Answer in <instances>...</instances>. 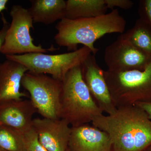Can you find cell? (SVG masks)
I'll return each mask as SVG.
<instances>
[{
  "label": "cell",
  "instance_id": "23",
  "mask_svg": "<svg viewBox=\"0 0 151 151\" xmlns=\"http://www.w3.org/2000/svg\"><path fill=\"white\" fill-rule=\"evenodd\" d=\"M8 1V0H0V12L7 9V4Z\"/></svg>",
  "mask_w": 151,
  "mask_h": 151
},
{
  "label": "cell",
  "instance_id": "14",
  "mask_svg": "<svg viewBox=\"0 0 151 151\" xmlns=\"http://www.w3.org/2000/svg\"><path fill=\"white\" fill-rule=\"evenodd\" d=\"M28 9L34 23L51 24L65 18L66 2L64 0H32Z\"/></svg>",
  "mask_w": 151,
  "mask_h": 151
},
{
  "label": "cell",
  "instance_id": "8",
  "mask_svg": "<svg viewBox=\"0 0 151 151\" xmlns=\"http://www.w3.org/2000/svg\"><path fill=\"white\" fill-rule=\"evenodd\" d=\"M104 59L110 71L122 72L143 70L151 56L136 48L121 35L105 48Z\"/></svg>",
  "mask_w": 151,
  "mask_h": 151
},
{
  "label": "cell",
  "instance_id": "17",
  "mask_svg": "<svg viewBox=\"0 0 151 151\" xmlns=\"http://www.w3.org/2000/svg\"><path fill=\"white\" fill-rule=\"evenodd\" d=\"M0 148L7 151H25L22 133L0 125Z\"/></svg>",
  "mask_w": 151,
  "mask_h": 151
},
{
  "label": "cell",
  "instance_id": "4",
  "mask_svg": "<svg viewBox=\"0 0 151 151\" xmlns=\"http://www.w3.org/2000/svg\"><path fill=\"white\" fill-rule=\"evenodd\" d=\"M103 73L116 108L151 102V61L143 70Z\"/></svg>",
  "mask_w": 151,
  "mask_h": 151
},
{
  "label": "cell",
  "instance_id": "18",
  "mask_svg": "<svg viewBox=\"0 0 151 151\" xmlns=\"http://www.w3.org/2000/svg\"><path fill=\"white\" fill-rule=\"evenodd\" d=\"M25 151H48L41 144L33 128L22 133Z\"/></svg>",
  "mask_w": 151,
  "mask_h": 151
},
{
  "label": "cell",
  "instance_id": "12",
  "mask_svg": "<svg viewBox=\"0 0 151 151\" xmlns=\"http://www.w3.org/2000/svg\"><path fill=\"white\" fill-rule=\"evenodd\" d=\"M36 109L30 100H11L0 103V125L24 133L32 127Z\"/></svg>",
  "mask_w": 151,
  "mask_h": 151
},
{
  "label": "cell",
  "instance_id": "13",
  "mask_svg": "<svg viewBox=\"0 0 151 151\" xmlns=\"http://www.w3.org/2000/svg\"><path fill=\"white\" fill-rule=\"evenodd\" d=\"M24 65L11 60L0 63V103L29 97L20 90L22 79L28 71Z\"/></svg>",
  "mask_w": 151,
  "mask_h": 151
},
{
  "label": "cell",
  "instance_id": "21",
  "mask_svg": "<svg viewBox=\"0 0 151 151\" xmlns=\"http://www.w3.org/2000/svg\"><path fill=\"white\" fill-rule=\"evenodd\" d=\"M1 19L3 22V27L0 30V52L4 43L6 35L10 25L3 14L1 13Z\"/></svg>",
  "mask_w": 151,
  "mask_h": 151
},
{
  "label": "cell",
  "instance_id": "26",
  "mask_svg": "<svg viewBox=\"0 0 151 151\" xmlns=\"http://www.w3.org/2000/svg\"><path fill=\"white\" fill-rule=\"evenodd\" d=\"M69 151V150H68V149L67 150V151Z\"/></svg>",
  "mask_w": 151,
  "mask_h": 151
},
{
  "label": "cell",
  "instance_id": "11",
  "mask_svg": "<svg viewBox=\"0 0 151 151\" xmlns=\"http://www.w3.org/2000/svg\"><path fill=\"white\" fill-rule=\"evenodd\" d=\"M68 149L70 151H113L108 134L89 124L71 127Z\"/></svg>",
  "mask_w": 151,
  "mask_h": 151
},
{
  "label": "cell",
  "instance_id": "20",
  "mask_svg": "<svg viewBox=\"0 0 151 151\" xmlns=\"http://www.w3.org/2000/svg\"><path fill=\"white\" fill-rule=\"evenodd\" d=\"M105 1L108 8L112 10L115 7L129 9L134 5V2L130 0H105Z\"/></svg>",
  "mask_w": 151,
  "mask_h": 151
},
{
  "label": "cell",
  "instance_id": "10",
  "mask_svg": "<svg viewBox=\"0 0 151 151\" xmlns=\"http://www.w3.org/2000/svg\"><path fill=\"white\" fill-rule=\"evenodd\" d=\"M32 128L39 140L48 151H66L71 127L64 119L35 118Z\"/></svg>",
  "mask_w": 151,
  "mask_h": 151
},
{
  "label": "cell",
  "instance_id": "16",
  "mask_svg": "<svg viewBox=\"0 0 151 151\" xmlns=\"http://www.w3.org/2000/svg\"><path fill=\"white\" fill-rule=\"evenodd\" d=\"M122 35L133 46L151 56V27L141 19Z\"/></svg>",
  "mask_w": 151,
  "mask_h": 151
},
{
  "label": "cell",
  "instance_id": "22",
  "mask_svg": "<svg viewBox=\"0 0 151 151\" xmlns=\"http://www.w3.org/2000/svg\"><path fill=\"white\" fill-rule=\"evenodd\" d=\"M134 105L143 110L151 120V102H140L135 103Z\"/></svg>",
  "mask_w": 151,
  "mask_h": 151
},
{
  "label": "cell",
  "instance_id": "2",
  "mask_svg": "<svg viewBox=\"0 0 151 151\" xmlns=\"http://www.w3.org/2000/svg\"><path fill=\"white\" fill-rule=\"evenodd\" d=\"M126 26V20L118 9L95 17L76 19L65 18L55 26L57 33L54 40L58 45L68 50L74 51L78 49V45H82L95 55L99 50L94 47L96 40L107 34L123 33Z\"/></svg>",
  "mask_w": 151,
  "mask_h": 151
},
{
  "label": "cell",
  "instance_id": "1",
  "mask_svg": "<svg viewBox=\"0 0 151 151\" xmlns=\"http://www.w3.org/2000/svg\"><path fill=\"white\" fill-rule=\"evenodd\" d=\"M92 124L108 134L113 151H144L151 145V120L134 105L96 117Z\"/></svg>",
  "mask_w": 151,
  "mask_h": 151
},
{
  "label": "cell",
  "instance_id": "6",
  "mask_svg": "<svg viewBox=\"0 0 151 151\" xmlns=\"http://www.w3.org/2000/svg\"><path fill=\"white\" fill-rule=\"evenodd\" d=\"M21 85L29 93L30 101L41 116L46 119H60L62 81L46 74L28 71Z\"/></svg>",
  "mask_w": 151,
  "mask_h": 151
},
{
  "label": "cell",
  "instance_id": "19",
  "mask_svg": "<svg viewBox=\"0 0 151 151\" xmlns=\"http://www.w3.org/2000/svg\"><path fill=\"white\" fill-rule=\"evenodd\" d=\"M138 13L139 19L151 27V0L140 1Z\"/></svg>",
  "mask_w": 151,
  "mask_h": 151
},
{
  "label": "cell",
  "instance_id": "5",
  "mask_svg": "<svg viewBox=\"0 0 151 151\" xmlns=\"http://www.w3.org/2000/svg\"><path fill=\"white\" fill-rule=\"evenodd\" d=\"M91 53L88 47L83 46L74 51L63 54L48 55L36 52L6 55V57L7 59L24 65L30 72L50 74L53 78L62 81L71 69L81 65Z\"/></svg>",
  "mask_w": 151,
  "mask_h": 151
},
{
  "label": "cell",
  "instance_id": "15",
  "mask_svg": "<svg viewBox=\"0 0 151 151\" xmlns=\"http://www.w3.org/2000/svg\"><path fill=\"white\" fill-rule=\"evenodd\" d=\"M65 18L76 19L95 17L106 14L105 0H67Z\"/></svg>",
  "mask_w": 151,
  "mask_h": 151
},
{
  "label": "cell",
  "instance_id": "9",
  "mask_svg": "<svg viewBox=\"0 0 151 151\" xmlns=\"http://www.w3.org/2000/svg\"><path fill=\"white\" fill-rule=\"evenodd\" d=\"M82 78L93 99L103 113L111 115L117 110L105 77L104 70L91 53L81 65Z\"/></svg>",
  "mask_w": 151,
  "mask_h": 151
},
{
  "label": "cell",
  "instance_id": "24",
  "mask_svg": "<svg viewBox=\"0 0 151 151\" xmlns=\"http://www.w3.org/2000/svg\"><path fill=\"white\" fill-rule=\"evenodd\" d=\"M144 151H151V145L150 146H149Z\"/></svg>",
  "mask_w": 151,
  "mask_h": 151
},
{
  "label": "cell",
  "instance_id": "7",
  "mask_svg": "<svg viewBox=\"0 0 151 151\" xmlns=\"http://www.w3.org/2000/svg\"><path fill=\"white\" fill-rule=\"evenodd\" d=\"M10 15L12 22L0 52L10 55L36 52L45 53L56 50L54 47L45 48L40 45H37L34 43L30 34V29H34V22L28 9L15 5L12 7Z\"/></svg>",
  "mask_w": 151,
  "mask_h": 151
},
{
  "label": "cell",
  "instance_id": "25",
  "mask_svg": "<svg viewBox=\"0 0 151 151\" xmlns=\"http://www.w3.org/2000/svg\"><path fill=\"white\" fill-rule=\"evenodd\" d=\"M0 151H6V150H4V149H1V148H0Z\"/></svg>",
  "mask_w": 151,
  "mask_h": 151
},
{
  "label": "cell",
  "instance_id": "3",
  "mask_svg": "<svg viewBox=\"0 0 151 151\" xmlns=\"http://www.w3.org/2000/svg\"><path fill=\"white\" fill-rule=\"evenodd\" d=\"M81 65L71 69L62 81L60 117L72 127L92 123L103 115L83 80Z\"/></svg>",
  "mask_w": 151,
  "mask_h": 151
}]
</instances>
